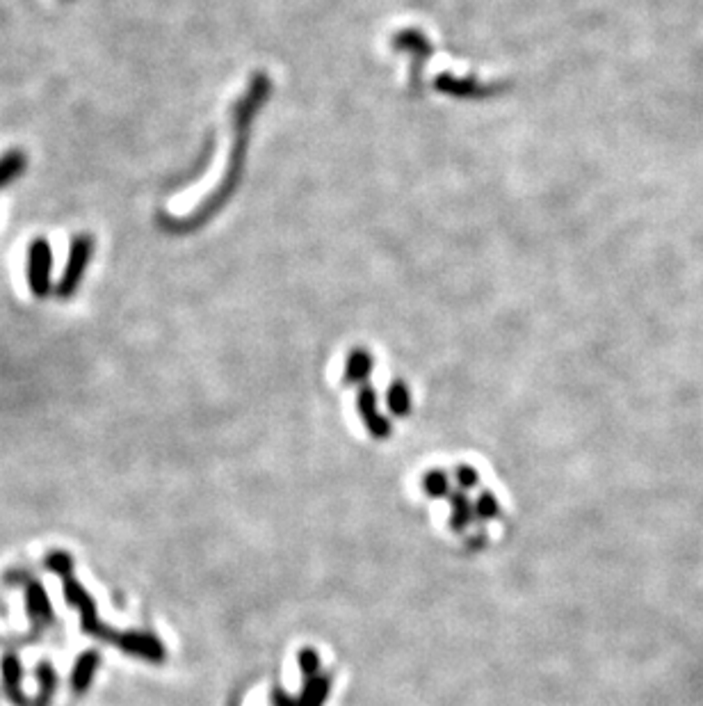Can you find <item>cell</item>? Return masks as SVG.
I'll return each mask as SVG.
<instances>
[{"mask_svg": "<svg viewBox=\"0 0 703 706\" xmlns=\"http://www.w3.org/2000/svg\"><path fill=\"white\" fill-rule=\"evenodd\" d=\"M371 373H372V357L366 353V350H354V353L347 357V363H345V382L347 384H359V382H366Z\"/></svg>", "mask_w": 703, "mask_h": 706, "instance_id": "11", "label": "cell"}, {"mask_svg": "<svg viewBox=\"0 0 703 706\" xmlns=\"http://www.w3.org/2000/svg\"><path fill=\"white\" fill-rule=\"evenodd\" d=\"M366 428L371 430V435H372V437H375V439H386V437H389V435H391V423H389V418L380 416V414H377V416H372L371 421H366Z\"/></svg>", "mask_w": 703, "mask_h": 706, "instance_id": "21", "label": "cell"}, {"mask_svg": "<svg viewBox=\"0 0 703 706\" xmlns=\"http://www.w3.org/2000/svg\"><path fill=\"white\" fill-rule=\"evenodd\" d=\"M270 94V80L265 78L263 74L256 76L254 83H251L250 92H247L245 101L240 103V107H238V128H236V149H233V160L229 163V179L222 183V188H219L218 192L213 195V201H210L209 206H204V209L197 210L195 215H192L190 222H178V220H160L162 227L167 229V231H186V229H195L199 227L204 220H209L206 215L215 213V210L222 206V201H227L224 197H229L233 192V188H236V179L238 174H240L242 169V159H245V149H247V135H250V121L251 117L256 115V110H259V106H263V101L268 98Z\"/></svg>", "mask_w": 703, "mask_h": 706, "instance_id": "1", "label": "cell"}, {"mask_svg": "<svg viewBox=\"0 0 703 706\" xmlns=\"http://www.w3.org/2000/svg\"><path fill=\"white\" fill-rule=\"evenodd\" d=\"M46 568L51 569V572L60 574V577H65V574H71V569H74V562H71V556L65 551H53L51 556L46 558Z\"/></svg>", "mask_w": 703, "mask_h": 706, "instance_id": "19", "label": "cell"}, {"mask_svg": "<svg viewBox=\"0 0 703 706\" xmlns=\"http://www.w3.org/2000/svg\"><path fill=\"white\" fill-rule=\"evenodd\" d=\"M272 704L274 706H297V700L288 697L283 691H274L272 692Z\"/></svg>", "mask_w": 703, "mask_h": 706, "instance_id": "23", "label": "cell"}, {"mask_svg": "<svg viewBox=\"0 0 703 706\" xmlns=\"http://www.w3.org/2000/svg\"><path fill=\"white\" fill-rule=\"evenodd\" d=\"M473 512L475 510H473V506H471V501L466 498V494H462V492L453 494V521H450V524H453V530L462 533V530L466 528L468 524H471Z\"/></svg>", "mask_w": 703, "mask_h": 706, "instance_id": "14", "label": "cell"}, {"mask_svg": "<svg viewBox=\"0 0 703 706\" xmlns=\"http://www.w3.org/2000/svg\"><path fill=\"white\" fill-rule=\"evenodd\" d=\"M423 489H425L430 496L439 498L448 494V476L439 469H432L423 476Z\"/></svg>", "mask_w": 703, "mask_h": 706, "instance_id": "16", "label": "cell"}, {"mask_svg": "<svg viewBox=\"0 0 703 706\" xmlns=\"http://www.w3.org/2000/svg\"><path fill=\"white\" fill-rule=\"evenodd\" d=\"M37 679H39V697H37V704L35 706H48V701H51L53 692H56L57 688V674L56 670H53L51 663H39L37 665Z\"/></svg>", "mask_w": 703, "mask_h": 706, "instance_id": "12", "label": "cell"}, {"mask_svg": "<svg viewBox=\"0 0 703 706\" xmlns=\"http://www.w3.org/2000/svg\"><path fill=\"white\" fill-rule=\"evenodd\" d=\"M359 412H362L363 421H371L372 416H377V394L368 384L359 391Z\"/></svg>", "mask_w": 703, "mask_h": 706, "instance_id": "18", "label": "cell"}, {"mask_svg": "<svg viewBox=\"0 0 703 706\" xmlns=\"http://www.w3.org/2000/svg\"><path fill=\"white\" fill-rule=\"evenodd\" d=\"M386 403H389V409L395 414V416H404L412 409V394H409L407 384L402 382H395L393 386L386 394Z\"/></svg>", "mask_w": 703, "mask_h": 706, "instance_id": "15", "label": "cell"}, {"mask_svg": "<svg viewBox=\"0 0 703 706\" xmlns=\"http://www.w3.org/2000/svg\"><path fill=\"white\" fill-rule=\"evenodd\" d=\"M454 478H457V483L462 485V489H471L477 485V471L473 469V466H457Z\"/></svg>", "mask_w": 703, "mask_h": 706, "instance_id": "22", "label": "cell"}, {"mask_svg": "<svg viewBox=\"0 0 703 706\" xmlns=\"http://www.w3.org/2000/svg\"><path fill=\"white\" fill-rule=\"evenodd\" d=\"M300 670L304 672L306 679H313L318 677V670H320V659H318V651L313 650H301L300 651Z\"/></svg>", "mask_w": 703, "mask_h": 706, "instance_id": "20", "label": "cell"}, {"mask_svg": "<svg viewBox=\"0 0 703 706\" xmlns=\"http://www.w3.org/2000/svg\"><path fill=\"white\" fill-rule=\"evenodd\" d=\"M28 286L37 300L53 291V247L46 238H35L28 247Z\"/></svg>", "mask_w": 703, "mask_h": 706, "instance_id": "3", "label": "cell"}, {"mask_svg": "<svg viewBox=\"0 0 703 706\" xmlns=\"http://www.w3.org/2000/svg\"><path fill=\"white\" fill-rule=\"evenodd\" d=\"M94 247H97V242H94L92 233H76V236L71 238L69 259H66L65 272H62L60 281L56 284L57 298L69 300L78 293L85 272H87L89 261H92Z\"/></svg>", "mask_w": 703, "mask_h": 706, "instance_id": "2", "label": "cell"}, {"mask_svg": "<svg viewBox=\"0 0 703 706\" xmlns=\"http://www.w3.org/2000/svg\"><path fill=\"white\" fill-rule=\"evenodd\" d=\"M475 515L480 519H494V517L500 515V503L494 494L484 492L480 494V498L475 501Z\"/></svg>", "mask_w": 703, "mask_h": 706, "instance_id": "17", "label": "cell"}, {"mask_svg": "<svg viewBox=\"0 0 703 706\" xmlns=\"http://www.w3.org/2000/svg\"><path fill=\"white\" fill-rule=\"evenodd\" d=\"M10 578H16L19 586H24L25 590V609H28V618L30 622H33V631H30V638L25 642L39 640L44 629L53 624V609H51V601H48L46 590L42 588V583L30 578L28 574L16 572V574H10Z\"/></svg>", "mask_w": 703, "mask_h": 706, "instance_id": "5", "label": "cell"}, {"mask_svg": "<svg viewBox=\"0 0 703 706\" xmlns=\"http://www.w3.org/2000/svg\"><path fill=\"white\" fill-rule=\"evenodd\" d=\"M98 663H101V654L94 650L83 651V654L76 659L74 670H71V688H74L78 695L89 688V683H92L94 672H97Z\"/></svg>", "mask_w": 703, "mask_h": 706, "instance_id": "9", "label": "cell"}, {"mask_svg": "<svg viewBox=\"0 0 703 706\" xmlns=\"http://www.w3.org/2000/svg\"><path fill=\"white\" fill-rule=\"evenodd\" d=\"M436 87H439V92L453 94V97L462 98H480L495 92L491 85H482L473 78H453V76H441V78H436Z\"/></svg>", "mask_w": 703, "mask_h": 706, "instance_id": "8", "label": "cell"}, {"mask_svg": "<svg viewBox=\"0 0 703 706\" xmlns=\"http://www.w3.org/2000/svg\"><path fill=\"white\" fill-rule=\"evenodd\" d=\"M28 169V156L19 149H10L0 156V188H7Z\"/></svg>", "mask_w": 703, "mask_h": 706, "instance_id": "10", "label": "cell"}, {"mask_svg": "<svg viewBox=\"0 0 703 706\" xmlns=\"http://www.w3.org/2000/svg\"><path fill=\"white\" fill-rule=\"evenodd\" d=\"M117 645L124 651H128V654L147 659L151 660V663L165 660V647H162L160 640H158L156 636H151V633H121Z\"/></svg>", "mask_w": 703, "mask_h": 706, "instance_id": "6", "label": "cell"}, {"mask_svg": "<svg viewBox=\"0 0 703 706\" xmlns=\"http://www.w3.org/2000/svg\"><path fill=\"white\" fill-rule=\"evenodd\" d=\"M329 692V679L327 677H313L306 679L304 695L300 697L297 706H322Z\"/></svg>", "mask_w": 703, "mask_h": 706, "instance_id": "13", "label": "cell"}, {"mask_svg": "<svg viewBox=\"0 0 703 706\" xmlns=\"http://www.w3.org/2000/svg\"><path fill=\"white\" fill-rule=\"evenodd\" d=\"M62 581H65L66 601H69L74 609H78L80 619H83V631L92 633V636H97V638H103V640H107V642H119L121 633H112L110 629L103 627V624L98 622L97 604H94L92 597L87 595V590H85V588L80 586V583L76 581L71 574H65V577H62Z\"/></svg>", "mask_w": 703, "mask_h": 706, "instance_id": "4", "label": "cell"}, {"mask_svg": "<svg viewBox=\"0 0 703 706\" xmlns=\"http://www.w3.org/2000/svg\"><path fill=\"white\" fill-rule=\"evenodd\" d=\"M0 672H3V686H5L7 697H10L16 706H28V700H25L24 692H21V677H24V672H21L19 656H16L15 651H7V654L3 656V660H0Z\"/></svg>", "mask_w": 703, "mask_h": 706, "instance_id": "7", "label": "cell"}]
</instances>
